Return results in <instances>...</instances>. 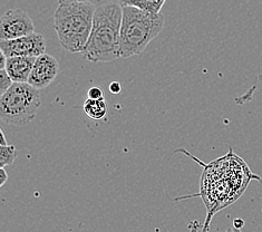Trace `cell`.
Wrapping results in <instances>:
<instances>
[{
  "label": "cell",
  "mask_w": 262,
  "mask_h": 232,
  "mask_svg": "<svg viewBox=\"0 0 262 232\" xmlns=\"http://www.w3.org/2000/svg\"><path fill=\"white\" fill-rule=\"evenodd\" d=\"M123 6L114 0L98 6L94 12L90 39L82 53L92 62H107L120 58Z\"/></svg>",
  "instance_id": "6da1fadb"
},
{
  "label": "cell",
  "mask_w": 262,
  "mask_h": 232,
  "mask_svg": "<svg viewBox=\"0 0 262 232\" xmlns=\"http://www.w3.org/2000/svg\"><path fill=\"white\" fill-rule=\"evenodd\" d=\"M96 7L89 3H59L54 14V28L59 44L70 53L84 52L90 39Z\"/></svg>",
  "instance_id": "7a4b0ae2"
},
{
  "label": "cell",
  "mask_w": 262,
  "mask_h": 232,
  "mask_svg": "<svg viewBox=\"0 0 262 232\" xmlns=\"http://www.w3.org/2000/svg\"><path fill=\"white\" fill-rule=\"evenodd\" d=\"M164 26V16L159 12L124 6L121 27L120 58H129L145 52Z\"/></svg>",
  "instance_id": "3957f363"
},
{
  "label": "cell",
  "mask_w": 262,
  "mask_h": 232,
  "mask_svg": "<svg viewBox=\"0 0 262 232\" xmlns=\"http://www.w3.org/2000/svg\"><path fill=\"white\" fill-rule=\"evenodd\" d=\"M41 105L38 90L28 83H14L0 96V118L12 126H26Z\"/></svg>",
  "instance_id": "277c9868"
},
{
  "label": "cell",
  "mask_w": 262,
  "mask_h": 232,
  "mask_svg": "<svg viewBox=\"0 0 262 232\" xmlns=\"http://www.w3.org/2000/svg\"><path fill=\"white\" fill-rule=\"evenodd\" d=\"M0 51L7 57L12 56L38 57L46 53V39L41 34L33 33L16 39L0 40Z\"/></svg>",
  "instance_id": "5b68a950"
},
{
  "label": "cell",
  "mask_w": 262,
  "mask_h": 232,
  "mask_svg": "<svg viewBox=\"0 0 262 232\" xmlns=\"http://www.w3.org/2000/svg\"><path fill=\"white\" fill-rule=\"evenodd\" d=\"M33 33L35 25L28 12L23 9H11L0 19V40L16 39Z\"/></svg>",
  "instance_id": "8992f818"
},
{
  "label": "cell",
  "mask_w": 262,
  "mask_h": 232,
  "mask_svg": "<svg viewBox=\"0 0 262 232\" xmlns=\"http://www.w3.org/2000/svg\"><path fill=\"white\" fill-rule=\"evenodd\" d=\"M59 73V62L48 54H42L36 58L30 74L28 84L36 90H43L51 85Z\"/></svg>",
  "instance_id": "52a82bcc"
},
{
  "label": "cell",
  "mask_w": 262,
  "mask_h": 232,
  "mask_svg": "<svg viewBox=\"0 0 262 232\" xmlns=\"http://www.w3.org/2000/svg\"><path fill=\"white\" fill-rule=\"evenodd\" d=\"M36 58L37 57H26V56L7 57L6 71L14 80V83H28Z\"/></svg>",
  "instance_id": "ba28073f"
},
{
  "label": "cell",
  "mask_w": 262,
  "mask_h": 232,
  "mask_svg": "<svg viewBox=\"0 0 262 232\" xmlns=\"http://www.w3.org/2000/svg\"><path fill=\"white\" fill-rule=\"evenodd\" d=\"M84 112L92 120H105L108 113V105L105 99L87 98L84 103Z\"/></svg>",
  "instance_id": "9c48e42d"
},
{
  "label": "cell",
  "mask_w": 262,
  "mask_h": 232,
  "mask_svg": "<svg viewBox=\"0 0 262 232\" xmlns=\"http://www.w3.org/2000/svg\"><path fill=\"white\" fill-rule=\"evenodd\" d=\"M117 2L123 7L124 6H133V7L159 14V12H161V9L163 8L166 0H117Z\"/></svg>",
  "instance_id": "30bf717a"
},
{
  "label": "cell",
  "mask_w": 262,
  "mask_h": 232,
  "mask_svg": "<svg viewBox=\"0 0 262 232\" xmlns=\"http://www.w3.org/2000/svg\"><path fill=\"white\" fill-rule=\"evenodd\" d=\"M17 158L15 145H0V167L11 165Z\"/></svg>",
  "instance_id": "8fae6325"
},
{
  "label": "cell",
  "mask_w": 262,
  "mask_h": 232,
  "mask_svg": "<svg viewBox=\"0 0 262 232\" xmlns=\"http://www.w3.org/2000/svg\"><path fill=\"white\" fill-rule=\"evenodd\" d=\"M12 84H14V80L11 79L7 71L0 70V95L7 92Z\"/></svg>",
  "instance_id": "7c38bea8"
},
{
  "label": "cell",
  "mask_w": 262,
  "mask_h": 232,
  "mask_svg": "<svg viewBox=\"0 0 262 232\" xmlns=\"http://www.w3.org/2000/svg\"><path fill=\"white\" fill-rule=\"evenodd\" d=\"M87 97L91 99H105L102 87H98V86L91 87L89 92H87Z\"/></svg>",
  "instance_id": "4fadbf2b"
},
{
  "label": "cell",
  "mask_w": 262,
  "mask_h": 232,
  "mask_svg": "<svg viewBox=\"0 0 262 232\" xmlns=\"http://www.w3.org/2000/svg\"><path fill=\"white\" fill-rule=\"evenodd\" d=\"M59 3H66V2H80V3H89L94 5L95 7H98V6H102L105 4H108L111 2H114V0H58Z\"/></svg>",
  "instance_id": "5bb4252c"
},
{
  "label": "cell",
  "mask_w": 262,
  "mask_h": 232,
  "mask_svg": "<svg viewBox=\"0 0 262 232\" xmlns=\"http://www.w3.org/2000/svg\"><path fill=\"white\" fill-rule=\"evenodd\" d=\"M108 90H110V92H111L112 94H115V95H116V94H120V93L122 92L121 83H120V81H116V80L112 81V83L110 84Z\"/></svg>",
  "instance_id": "9a60e30c"
},
{
  "label": "cell",
  "mask_w": 262,
  "mask_h": 232,
  "mask_svg": "<svg viewBox=\"0 0 262 232\" xmlns=\"http://www.w3.org/2000/svg\"><path fill=\"white\" fill-rule=\"evenodd\" d=\"M8 180V174L6 172L5 167H0V186H3Z\"/></svg>",
  "instance_id": "2e32d148"
},
{
  "label": "cell",
  "mask_w": 262,
  "mask_h": 232,
  "mask_svg": "<svg viewBox=\"0 0 262 232\" xmlns=\"http://www.w3.org/2000/svg\"><path fill=\"white\" fill-rule=\"evenodd\" d=\"M6 65H7V56L0 52V70H6Z\"/></svg>",
  "instance_id": "e0dca14e"
},
{
  "label": "cell",
  "mask_w": 262,
  "mask_h": 232,
  "mask_svg": "<svg viewBox=\"0 0 262 232\" xmlns=\"http://www.w3.org/2000/svg\"><path fill=\"white\" fill-rule=\"evenodd\" d=\"M243 225H245V220L240 218H236L233 220V228L235 229H242Z\"/></svg>",
  "instance_id": "ac0fdd59"
},
{
  "label": "cell",
  "mask_w": 262,
  "mask_h": 232,
  "mask_svg": "<svg viewBox=\"0 0 262 232\" xmlns=\"http://www.w3.org/2000/svg\"><path fill=\"white\" fill-rule=\"evenodd\" d=\"M0 145H9L7 140H6V136H5V133L3 130H0Z\"/></svg>",
  "instance_id": "d6986e66"
},
{
  "label": "cell",
  "mask_w": 262,
  "mask_h": 232,
  "mask_svg": "<svg viewBox=\"0 0 262 232\" xmlns=\"http://www.w3.org/2000/svg\"><path fill=\"white\" fill-rule=\"evenodd\" d=\"M226 232H234V230H233V228H229Z\"/></svg>",
  "instance_id": "ffe728a7"
},
{
  "label": "cell",
  "mask_w": 262,
  "mask_h": 232,
  "mask_svg": "<svg viewBox=\"0 0 262 232\" xmlns=\"http://www.w3.org/2000/svg\"><path fill=\"white\" fill-rule=\"evenodd\" d=\"M233 230H234V232H242L241 229H235V228H233Z\"/></svg>",
  "instance_id": "44dd1931"
}]
</instances>
